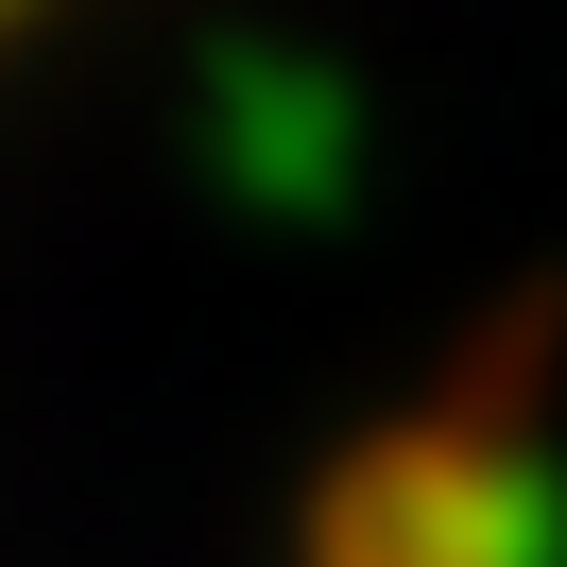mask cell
Listing matches in <instances>:
<instances>
[{
	"mask_svg": "<svg viewBox=\"0 0 567 567\" xmlns=\"http://www.w3.org/2000/svg\"><path fill=\"white\" fill-rule=\"evenodd\" d=\"M35 18H70V0H0V52H18V35H35Z\"/></svg>",
	"mask_w": 567,
	"mask_h": 567,
	"instance_id": "1",
	"label": "cell"
}]
</instances>
